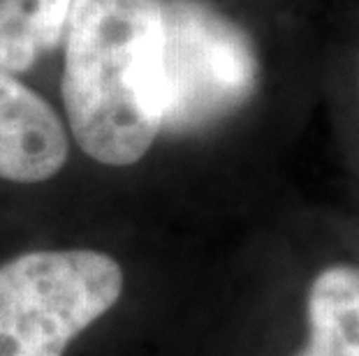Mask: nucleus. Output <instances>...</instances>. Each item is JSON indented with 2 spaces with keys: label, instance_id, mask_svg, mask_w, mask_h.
I'll return each mask as SVG.
<instances>
[{
  "label": "nucleus",
  "instance_id": "obj_1",
  "mask_svg": "<svg viewBox=\"0 0 359 356\" xmlns=\"http://www.w3.org/2000/svg\"><path fill=\"white\" fill-rule=\"evenodd\" d=\"M63 47L77 146L107 166L140 162L163 132L165 0H72Z\"/></svg>",
  "mask_w": 359,
  "mask_h": 356
},
{
  "label": "nucleus",
  "instance_id": "obj_2",
  "mask_svg": "<svg viewBox=\"0 0 359 356\" xmlns=\"http://www.w3.org/2000/svg\"><path fill=\"white\" fill-rule=\"evenodd\" d=\"M123 269L97 250H35L0 266V356H63L116 306Z\"/></svg>",
  "mask_w": 359,
  "mask_h": 356
},
{
  "label": "nucleus",
  "instance_id": "obj_3",
  "mask_svg": "<svg viewBox=\"0 0 359 356\" xmlns=\"http://www.w3.org/2000/svg\"><path fill=\"white\" fill-rule=\"evenodd\" d=\"M255 88L246 37L197 0H165L163 130L193 132L230 113Z\"/></svg>",
  "mask_w": 359,
  "mask_h": 356
},
{
  "label": "nucleus",
  "instance_id": "obj_4",
  "mask_svg": "<svg viewBox=\"0 0 359 356\" xmlns=\"http://www.w3.org/2000/svg\"><path fill=\"white\" fill-rule=\"evenodd\" d=\"M70 153L67 130L51 104L0 65V178L44 183Z\"/></svg>",
  "mask_w": 359,
  "mask_h": 356
},
{
  "label": "nucleus",
  "instance_id": "obj_5",
  "mask_svg": "<svg viewBox=\"0 0 359 356\" xmlns=\"http://www.w3.org/2000/svg\"><path fill=\"white\" fill-rule=\"evenodd\" d=\"M309 343L297 356H359V266L332 264L306 294Z\"/></svg>",
  "mask_w": 359,
  "mask_h": 356
},
{
  "label": "nucleus",
  "instance_id": "obj_6",
  "mask_svg": "<svg viewBox=\"0 0 359 356\" xmlns=\"http://www.w3.org/2000/svg\"><path fill=\"white\" fill-rule=\"evenodd\" d=\"M72 0H0V65L24 74L63 44Z\"/></svg>",
  "mask_w": 359,
  "mask_h": 356
}]
</instances>
